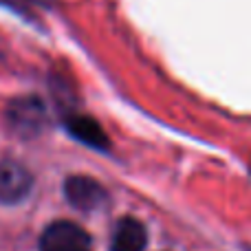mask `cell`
I'll list each match as a JSON object with an SVG mask.
<instances>
[{"label": "cell", "instance_id": "obj_1", "mask_svg": "<svg viewBox=\"0 0 251 251\" xmlns=\"http://www.w3.org/2000/svg\"><path fill=\"white\" fill-rule=\"evenodd\" d=\"M49 115L42 100L38 97H20L7 108V124L18 137L31 139L38 137L47 128Z\"/></svg>", "mask_w": 251, "mask_h": 251}, {"label": "cell", "instance_id": "obj_2", "mask_svg": "<svg viewBox=\"0 0 251 251\" xmlns=\"http://www.w3.org/2000/svg\"><path fill=\"white\" fill-rule=\"evenodd\" d=\"M40 251H93L91 238L79 225L71 221H57L44 229Z\"/></svg>", "mask_w": 251, "mask_h": 251}, {"label": "cell", "instance_id": "obj_3", "mask_svg": "<svg viewBox=\"0 0 251 251\" xmlns=\"http://www.w3.org/2000/svg\"><path fill=\"white\" fill-rule=\"evenodd\" d=\"M33 176L22 163L13 159L0 161V203L16 205L29 196Z\"/></svg>", "mask_w": 251, "mask_h": 251}, {"label": "cell", "instance_id": "obj_4", "mask_svg": "<svg viewBox=\"0 0 251 251\" xmlns=\"http://www.w3.org/2000/svg\"><path fill=\"white\" fill-rule=\"evenodd\" d=\"M64 194H66V201H69L73 207L82 209V212L97 209L108 199V194H106L101 183H97L95 178H91V176H82V174H75V176L66 178Z\"/></svg>", "mask_w": 251, "mask_h": 251}, {"label": "cell", "instance_id": "obj_5", "mask_svg": "<svg viewBox=\"0 0 251 251\" xmlns=\"http://www.w3.org/2000/svg\"><path fill=\"white\" fill-rule=\"evenodd\" d=\"M146 227L137 218L126 216L115 225L110 236V251H143L146 249Z\"/></svg>", "mask_w": 251, "mask_h": 251}, {"label": "cell", "instance_id": "obj_6", "mask_svg": "<svg viewBox=\"0 0 251 251\" xmlns=\"http://www.w3.org/2000/svg\"><path fill=\"white\" fill-rule=\"evenodd\" d=\"M66 128H69L71 134H75L79 141L88 143V146L100 148V150L108 148V137L95 119L82 117V115H71V117H66Z\"/></svg>", "mask_w": 251, "mask_h": 251}]
</instances>
